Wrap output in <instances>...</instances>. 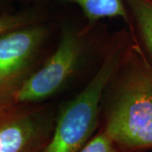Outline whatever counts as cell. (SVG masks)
Masks as SVG:
<instances>
[{
  "mask_svg": "<svg viewBox=\"0 0 152 152\" xmlns=\"http://www.w3.org/2000/svg\"><path fill=\"white\" fill-rule=\"evenodd\" d=\"M79 152H122L107 135L101 129L89 140Z\"/></svg>",
  "mask_w": 152,
  "mask_h": 152,
  "instance_id": "9c48e42d",
  "label": "cell"
},
{
  "mask_svg": "<svg viewBox=\"0 0 152 152\" xmlns=\"http://www.w3.org/2000/svg\"><path fill=\"white\" fill-rule=\"evenodd\" d=\"M127 36L119 37L109 48L86 86L57 112L54 129L44 152H79L95 134L104 92L130 45Z\"/></svg>",
  "mask_w": 152,
  "mask_h": 152,
  "instance_id": "7a4b0ae2",
  "label": "cell"
},
{
  "mask_svg": "<svg viewBox=\"0 0 152 152\" xmlns=\"http://www.w3.org/2000/svg\"><path fill=\"white\" fill-rule=\"evenodd\" d=\"M86 51V44L81 34L70 26L63 27L54 53L33 72L10 101L17 103L47 102L75 75Z\"/></svg>",
  "mask_w": 152,
  "mask_h": 152,
  "instance_id": "3957f363",
  "label": "cell"
},
{
  "mask_svg": "<svg viewBox=\"0 0 152 152\" xmlns=\"http://www.w3.org/2000/svg\"><path fill=\"white\" fill-rule=\"evenodd\" d=\"M9 4V0H0V12L9 11L6 8Z\"/></svg>",
  "mask_w": 152,
  "mask_h": 152,
  "instance_id": "30bf717a",
  "label": "cell"
},
{
  "mask_svg": "<svg viewBox=\"0 0 152 152\" xmlns=\"http://www.w3.org/2000/svg\"><path fill=\"white\" fill-rule=\"evenodd\" d=\"M103 129L122 152L152 149V64L131 42L104 92Z\"/></svg>",
  "mask_w": 152,
  "mask_h": 152,
  "instance_id": "6da1fadb",
  "label": "cell"
},
{
  "mask_svg": "<svg viewBox=\"0 0 152 152\" xmlns=\"http://www.w3.org/2000/svg\"><path fill=\"white\" fill-rule=\"evenodd\" d=\"M147 54L152 60V0H125Z\"/></svg>",
  "mask_w": 152,
  "mask_h": 152,
  "instance_id": "52a82bcc",
  "label": "cell"
},
{
  "mask_svg": "<svg viewBox=\"0 0 152 152\" xmlns=\"http://www.w3.org/2000/svg\"><path fill=\"white\" fill-rule=\"evenodd\" d=\"M42 21L40 15L31 10L0 12V37L19 28Z\"/></svg>",
  "mask_w": 152,
  "mask_h": 152,
  "instance_id": "ba28073f",
  "label": "cell"
},
{
  "mask_svg": "<svg viewBox=\"0 0 152 152\" xmlns=\"http://www.w3.org/2000/svg\"><path fill=\"white\" fill-rule=\"evenodd\" d=\"M49 29L42 22L0 37V101H10L36 70Z\"/></svg>",
  "mask_w": 152,
  "mask_h": 152,
  "instance_id": "5b68a950",
  "label": "cell"
},
{
  "mask_svg": "<svg viewBox=\"0 0 152 152\" xmlns=\"http://www.w3.org/2000/svg\"><path fill=\"white\" fill-rule=\"evenodd\" d=\"M57 112L47 102L0 101V152H44Z\"/></svg>",
  "mask_w": 152,
  "mask_h": 152,
  "instance_id": "277c9868",
  "label": "cell"
},
{
  "mask_svg": "<svg viewBox=\"0 0 152 152\" xmlns=\"http://www.w3.org/2000/svg\"><path fill=\"white\" fill-rule=\"evenodd\" d=\"M80 7L90 23L104 18L119 17L129 24L124 0H65Z\"/></svg>",
  "mask_w": 152,
  "mask_h": 152,
  "instance_id": "8992f818",
  "label": "cell"
}]
</instances>
